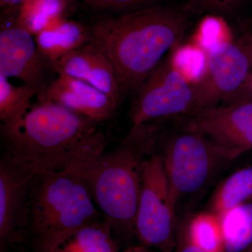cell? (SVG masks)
<instances>
[{
    "instance_id": "cell-18",
    "label": "cell",
    "mask_w": 252,
    "mask_h": 252,
    "mask_svg": "<svg viewBox=\"0 0 252 252\" xmlns=\"http://www.w3.org/2000/svg\"><path fill=\"white\" fill-rule=\"evenodd\" d=\"M252 198V167L234 172L217 189L212 212L220 216Z\"/></svg>"
},
{
    "instance_id": "cell-28",
    "label": "cell",
    "mask_w": 252,
    "mask_h": 252,
    "mask_svg": "<svg viewBox=\"0 0 252 252\" xmlns=\"http://www.w3.org/2000/svg\"><path fill=\"white\" fill-rule=\"evenodd\" d=\"M68 1H69V3H70L71 0H67Z\"/></svg>"
},
{
    "instance_id": "cell-9",
    "label": "cell",
    "mask_w": 252,
    "mask_h": 252,
    "mask_svg": "<svg viewBox=\"0 0 252 252\" xmlns=\"http://www.w3.org/2000/svg\"><path fill=\"white\" fill-rule=\"evenodd\" d=\"M36 171L1 153L0 158V252L27 238L30 200Z\"/></svg>"
},
{
    "instance_id": "cell-17",
    "label": "cell",
    "mask_w": 252,
    "mask_h": 252,
    "mask_svg": "<svg viewBox=\"0 0 252 252\" xmlns=\"http://www.w3.org/2000/svg\"><path fill=\"white\" fill-rule=\"evenodd\" d=\"M119 245L107 220L84 227L50 252H117Z\"/></svg>"
},
{
    "instance_id": "cell-11",
    "label": "cell",
    "mask_w": 252,
    "mask_h": 252,
    "mask_svg": "<svg viewBox=\"0 0 252 252\" xmlns=\"http://www.w3.org/2000/svg\"><path fill=\"white\" fill-rule=\"evenodd\" d=\"M51 66L38 49L34 36L14 26L0 32V74L15 78L35 92L40 102H45Z\"/></svg>"
},
{
    "instance_id": "cell-19",
    "label": "cell",
    "mask_w": 252,
    "mask_h": 252,
    "mask_svg": "<svg viewBox=\"0 0 252 252\" xmlns=\"http://www.w3.org/2000/svg\"><path fill=\"white\" fill-rule=\"evenodd\" d=\"M35 92L27 86H14L0 74V121L1 124L18 122L28 112Z\"/></svg>"
},
{
    "instance_id": "cell-5",
    "label": "cell",
    "mask_w": 252,
    "mask_h": 252,
    "mask_svg": "<svg viewBox=\"0 0 252 252\" xmlns=\"http://www.w3.org/2000/svg\"><path fill=\"white\" fill-rule=\"evenodd\" d=\"M160 154L176 205L203 190L223 162L234 158L198 131L180 124L166 136L159 134Z\"/></svg>"
},
{
    "instance_id": "cell-12",
    "label": "cell",
    "mask_w": 252,
    "mask_h": 252,
    "mask_svg": "<svg viewBox=\"0 0 252 252\" xmlns=\"http://www.w3.org/2000/svg\"><path fill=\"white\" fill-rule=\"evenodd\" d=\"M51 68L58 77L74 78L102 91L119 106L124 100L112 64L91 42L68 53Z\"/></svg>"
},
{
    "instance_id": "cell-26",
    "label": "cell",
    "mask_w": 252,
    "mask_h": 252,
    "mask_svg": "<svg viewBox=\"0 0 252 252\" xmlns=\"http://www.w3.org/2000/svg\"><path fill=\"white\" fill-rule=\"evenodd\" d=\"M117 252H152V249L147 248L142 245H135L132 246L129 245L127 248L124 249L123 251H118Z\"/></svg>"
},
{
    "instance_id": "cell-6",
    "label": "cell",
    "mask_w": 252,
    "mask_h": 252,
    "mask_svg": "<svg viewBox=\"0 0 252 252\" xmlns=\"http://www.w3.org/2000/svg\"><path fill=\"white\" fill-rule=\"evenodd\" d=\"M129 117L132 126L162 122L195 112L196 89L171 52L136 93Z\"/></svg>"
},
{
    "instance_id": "cell-27",
    "label": "cell",
    "mask_w": 252,
    "mask_h": 252,
    "mask_svg": "<svg viewBox=\"0 0 252 252\" xmlns=\"http://www.w3.org/2000/svg\"><path fill=\"white\" fill-rule=\"evenodd\" d=\"M245 252H252V245L250 248L248 249Z\"/></svg>"
},
{
    "instance_id": "cell-16",
    "label": "cell",
    "mask_w": 252,
    "mask_h": 252,
    "mask_svg": "<svg viewBox=\"0 0 252 252\" xmlns=\"http://www.w3.org/2000/svg\"><path fill=\"white\" fill-rule=\"evenodd\" d=\"M220 217L224 252H245L252 245V198Z\"/></svg>"
},
{
    "instance_id": "cell-20",
    "label": "cell",
    "mask_w": 252,
    "mask_h": 252,
    "mask_svg": "<svg viewBox=\"0 0 252 252\" xmlns=\"http://www.w3.org/2000/svg\"><path fill=\"white\" fill-rule=\"evenodd\" d=\"M189 237L203 252H224V241L220 217L213 212H203L187 224Z\"/></svg>"
},
{
    "instance_id": "cell-7",
    "label": "cell",
    "mask_w": 252,
    "mask_h": 252,
    "mask_svg": "<svg viewBox=\"0 0 252 252\" xmlns=\"http://www.w3.org/2000/svg\"><path fill=\"white\" fill-rule=\"evenodd\" d=\"M176 205L162 157L152 154L144 160L142 192L135 225L140 245L172 252L177 245Z\"/></svg>"
},
{
    "instance_id": "cell-22",
    "label": "cell",
    "mask_w": 252,
    "mask_h": 252,
    "mask_svg": "<svg viewBox=\"0 0 252 252\" xmlns=\"http://www.w3.org/2000/svg\"><path fill=\"white\" fill-rule=\"evenodd\" d=\"M243 0H188L187 6L191 12L196 11L224 17L233 14Z\"/></svg>"
},
{
    "instance_id": "cell-2",
    "label": "cell",
    "mask_w": 252,
    "mask_h": 252,
    "mask_svg": "<svg viewBox=\"0 0 252 252\" xmlns=\"http://www.w3.org/2000/svg\"><path fill=\"white\" fill-rule=\"evenodd\" d=\"M97 123L54 102H40L18 122L1 124L2 153L34 171L81 172L105 152Z\"/></svg>"
},
{
    "instance_id": "cell-8",
    "label": "cell",
    "mask_w": 252,
    "mask_h": 252,
    "mask_svg": "<svg viewBox=\"0 0 252 252\" xmlns=\"http://www.w3.org/2000/svg\"><path fill=\"white\" fill-rule=\"evenodd\" d=\"M252 70V33L212 46L203 76L195 82V112L223 103L243 86Z\"/></svg>"
},
{
    "instance_id": "cell-15",
    "label": "cell",
    "mask_w": 252,
    "mask_h": 252,
    "mask_svg": "<svg viewBox=\"0 0 252 252\" xmlns=\"http://www.w3.org/2000/svg\"><path fill=\"white\" fill-rule=\"evenodd\" d=\"M67 0H25L20 6L15 25L35 36L59 27L66 18Z\"/></svg>"
},
{
    "instance_id": "cell-21",
    "label": "cell",
    "mask_w": 252,
    "mask_h": 252,
    "mask_svg": "<svg viewBox=\"0 0 252 252\" xmlns=\"http://www.w3.org/2000/svg\"><path fill=\"white\" fill-rule=\"evenodd\" d=\"M96 16L124 14L154 6L157 0H81Z\"/></svg>"
},
{
    "instance_id": "cell-25",
    "label": "cell",
    "mask_w": 252,
    "mask_h": 252,
    "mask_svg": "<svg viewBox=\"0 0 252 252\" xmlns=\"http://www.w3.org/2000/svg\"><path fill=\"white\" fill-rule=\"evenodd\" d=\"M25 0H0V6H1V10H7L9 11H12L16 15H17L18 10H19L21 5L24 2Z\"/></svg>"
},
{
    "instance_id": "cell-4",
    "label": "cell",
    "mask_w": 252,
    "mask_h": 252,
    "mask_svg": "<svg viewBox=\"0 0 252 252\" xmlns=\"http://www.w3.org/2000/svg\"><path fill=\"white\" fill-rule=\"evenodd\" d=\"M104 219L79 172L36 171L26 242L32 252H51L84 227Z\"/></svg>"
},
{
    "instance_id": "cell-10",
    "label": "cell",
    "mask_w": 252,
    "mask_h": 252,
    "mask_svg": "<svg viewBox=\"0 0 252 252\" xmlns=\"http://www.w3.org/2000/svg\"><path fill=\"white\" fill-rule=\"evenodd\" d=\"M180 119L234 158L252 149V100L207 107Z\"/></svg>"
},
{
    "instance_id": "cell-13",
    "label": "cell",
    "mask_w": 252,
    "mask_h": 252,
    "mask_svg": "<svg viewBox=\"0 0 252 252\" xmlns=\"http://www.w3.org/2000/svg\"><path fill=\"white\" fill-rule=\"evenodd\" d=\"M46 102L60 104L97 124L115 117L119 107L102 91L66 76H59L51 81Z\"/></svg>"
},
{
    "instance_id": "cell-14",
    "label": "cell",
    "mask_w": 252,
    "mask_h": 252,
    "mask_svg": "<svg viewBox=\"0 0 252 252\" xmlns=\"http://www.w3.org/2000/svg\"><path fill=\"white\" fill-rule=\"evenodd\" d=\"M34 37L38 49L51 67L68 53L91 41L89 26L67 19L54 30L41 32Z\"/></svg>"
},
{
    "instance_id": "cell-23",
    "label": "cell",
    "mask_w": 252,
    "mask_h": 252,
    "mask_svg": "<svg viewBox=\"0 0 252 252\" xmlns=\"http://www.w3.org/2000/svg\"><path fill=\"white\" fill-rule=\"evenodd\" d=\"M172 252H203L190 240L187 225H183L177 232V245Z\"/></svg>"
},
{
    "instance_id": "cell-3",
    "label": "cell",
    "mask_w": 252,
    "mask_h": 252,
    "mask_svg": "<svg viewBox=\"0 0 252 252\" xmlns=\"http://www.w3.org/2000/svg\"><path fill=\"white\" fill-rule=\"evenodd\" d=\"M161 124L132 126L115 149L104 152L79 172L118 244L128 243L135 237L143 163L154 152Z\"/></svg>"
},
{
    "instance_id": "cell-24",
    "label": "cell",
    "mask_w": 252,
    "mask_h": 252,
    "mask_svg": "<svg viewBox=\"0 0 252 252\" xmlns=\"http://www.w3.org/2000/svg\"><path fill=\"white\" fill-rule=\"evenodd\" d=\"M250 100H252V70L243 86L225 99L222 104H233Z\"/></svg>"
},
{
    "instance_id": "cell-1",
    "label": "cell",
    "mask_w": 252,
    "mask_h": 252,
    "mask_svg": "<svg viewBox=\"0 0 252 252\" xmlns=\"http://www.w3.org/2000/svg\"><path fill=\"white\" fill-rule=\"evenodd\" d=\"M190 13L187 5H154L94 16L89 26L90 42L112 64L124 99L135 94L165 56L180 45Z\"/></svg>"
}]
</instances>
